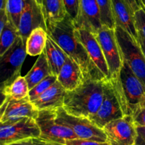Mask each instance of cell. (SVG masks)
<instances>
[{"mask_svg":"<svg viewBox=\"0 0 145 145\" xmlns=\"http://www.w3.org/2000/svg\"><path fill=\"white\" fill-rule=\"evenodd\" d=\"M75 28L74 21L67 15L62 21L48 26L47 32L67 55L80 66L85 80L107 79L91 60L83 44L75 35Z\"/></svg>","mask_w":145,"mask_h":145,"instance_id":"6da1fadb","label":"cell"},{"mask_svg":"<svg viewBox=\"0 0 145 145\" xmlns=\"http://www.w3.org/2000/svg\"><path fill=\"white\" fill-rule=\"evenodd\" d=\"M104 81L86 80L74 90L67 91L62 107L70 115L90 118L97 112L103 102Z\"/></svg>","mask_w":145,"mask_h":145,"instance_id":"7a4b0ae2","label":"cell"},{"mask_svg":"<svg viewBox=\"0 0 145 145\" xmlns=\"http://www.w3.org/2000/svg\"><path fill=\"white\" fill-rule=\"evenodd\" d=\"M111 82L120 98L125 115H131L137 108L145 106V85L133 73L125 61L118 81Z\"/></svg>","mask_w":145,"mask_h":145,"instance_id":"3957f363","label":"cell"},{"mask_svg":"<svg viewBox=\"0 0 145 145\" xmlns=\"http://www.w3.org/2000/svg\"><path fill=\"white\" fill-rule=\"evenodd\" d=\"M102 48L110 72V79L117 82L123 66V55L118 42L115 28L103 26L94 34Z\"/></svg>","mask_w":145,"mask_h":145,"instance_id":"277c9868","label":"cell"},{"mask_svg":"<svg viewBox=\"0 0 145 145\" xmlns=\"http://www.w3.org/2000/svg\"><path fill=\"white\" fill-rule=\"evenodd\" d=\"M115 31L123 60L128 64L133 73L145 85V55L139 41H135L121 27L116 26Z\"/></svg>","mask_w":145,"mask_h":145,"instance_id":"5b68a950","label":"cell"},{"mask_svg":"<svg viewBox=\"0 0 145 145\" xmlns=\"http://www.w3.org/2000/svg\"><path fill=\"white\" fill-rule=\"evenodd\" d=\"M26 55L25 43L19 36L12 46L0 56L1 88L21 75V68Z\"/></svg>","mask_w":145,"mask_h":145,"instance_id":"8992f818","label":"cell"},{"mask_svg":"<svg viewBox=\"0 0 145 145\" xmlns=\"http://www.w3.org/2000/svg\"><path fill=\"white\" fill-rule=\"evenodd\" d=\"M57 109L40 110L36 122L40 130L39 139L46 142L65 145L69 139H78L69 127L59 125L56 122Z\"/></svg>","mask_w":145,"mask_h":145,"instance_id":"52a82bcc","label":"cell"},{"mask_svg":"<svg viewBox=\"0 0 145 145\" xmlns=\"http://www.w3.org/2000/svg\"><path fill=\"white\" fill-rule=\"evenodd\" d=\"M56 122L59 125L70 128L78 139L107 142V136L104 130L95 125L89 118L70 115L63 107L57 109Z\"/></svg>","mask_w":145,"mask_h":145,"instance_id":"ba28073f","label":"cell"},{"mask_svg":"<svg viewBox=\"0 0 145 145\" xmlns=\"http://www.w3.org/2000/svg\"><path fill=\"white\" fill-rule=\"evenodd\" d=\"M120 98L109 79L104 81V97L96 114L89 118L98 127L103 129L108 123L125 116Z\"/></svg>","mask_w":145,"mask_h":145,"instance_id":"9c48e42d","label":"cell"},{"mask_svg":"<svg viewBox=\"0 0 145 145\" xmlns=\"http://www.w3.org/2000/svg\"><path fill=\"white\" fill-rule=\"evenodd\" d=\"M1 125H10L25 117L36 119L39 110L31 101L29 95L24 99L4 98L1 107Z\"/></svg>","mask_w":145,"mask_h":145,"instance_id":"30bf717a","label":"cell"},{"mask_svg":"<svg viewBox=\"0 0 145 145\" xmlns=\"http://www.w3.org/2000/svg\"><path fill=\"white\" fill-rule=\"evenodd\" d=\"M40 130L35 119L25 117L10 125L0 124V144L8 145L18 141L38 139Z\"/></svg>","mask_w":145,"mask_h":145,"instance_id":"8fae6325","label":"cell"},{"mask_svg":"<svg viewBox=\"0 0 145 145\" xmlns=\"http://www.w3.org/2000/svg\"><path fill=\"white\" fill-rule=\"evenodd\" d=\"M103 130L109 145H133L137 136V127L130 115L111 121Z\"/></svg>","mask_w":145,"mask_h":145,"instance_id":"7c38bea8","label":"cell"},{"mask_svg":"<svg viewBox=\"0 0 145 145\" xmlns=\"http://www.w3.org/2000/svg\"><path fill=\"white\" fill-rule=\"evenodd\" d=\"M42 27L47 31L42 7L36 0H24V8L20 18L18 33L24 42L33 30Z\"/></svg>","mask_w":145,"mask_h":145,"instance_id":"4fadbf2b","label":"cell"},{"mask_svg":"<svg viewBox=\"0 0 145 145\" xmlns=\"http://www.w3.org/2000/svg\"><path fill=\"white\" fill-rule=\"evenodd\" d=\"M75 35L87 51L91 60L107 79H110V72L102 48L96 36L84 28H75Z\"/></svg>","mask_w":145,"mask_h":145,"instance_id":"5bb4252c","label":"cell"},{"mask_svg":"<svg viewBox=\"0 0 145 145\" xmlns=\"http://www.w3.org/2000/svg\"><path fill=\"white\" fill-rule=\"evenodd\" d=\"M76 28H84L96 34L103 26L101 13L96 0H79L78 18L74 22Z\"/></svg>","mask_w":145,"mask_h":145,"instance_id":"9a60e30c","label":"cell"},{"mask_svg":"<svg viewBox=\"0 0 145 145\" xmlns=\"http://www.w3.org/2000/svg\"><path fill=\"white\" fill-rule=\"evenodd\" d=\"M112 6L116 26L121 27L138 42V31L134 11L125 0H112Z\"/></svg>","mask_w":145,"mask_h":145,"instance_id":"2e32d148","label":"cell"},{"mask_svg":"<svg viewBox=\"0 0 145 145\" xmlns=\"http://www.w3.org/2000/svg\"><path fill=\"white\" fill-rule=\"evenodd\" d=\"M86 80L80 66L68 58L57 75V81L67 91H72Z\"/></svg>","mask_w":145,"mask_h":145,"instance_id":"e0dca14e","label":"cell"},{"mask_svg":"<svg viewBox=\"0 0 145 145\" xmlns=\"http://www.w3.org/2000/svg\"><path fill=\"white\" fill-rule=\"evenodd\" d=\"M66 92V90L57 81L32 102L39 111L43 109H57L63 107Z\"/></svg>","mask_w":145,"mask_h":145,"instance_id":"ac0fdd59","label":"cell"},{"mask_svg":"<svg viewBox=\"0 0 145 145\" xmlns=\"http://www.w3.org/2000/svg\"><path fill=\"white\" fill-rule=\"evenodd\" d=\"M44 52L46 55L52 73L57 76L69 56L49 36Z\"/></svg>","mask_w":145,"mask_h":145,"instance_id":"d6986e66","label":"cell"},{"mask_svg":"<svg viewBox=\"0 0 145 145\" xmlns=\"http://www.w3.org/2000/svg\"><path fill=\"white\" fill-rule=\"evenodd\" d=\"M52 74L46 55L43 52L41 55H38V58L31 69L25 75L29 89H32L40 81Z\"/></svg>","mask_w":145,"mask_h":145,"instance_id":"ffe728a7","label":"cell"},{"mask_svg":"<svg viewBox=\"0 0 145 145\" xmlns=\"http://www.w3.org/2000/svg\"><path fill=\"white\" fill-rule=\"evenodd\" d=\"M41 7L46 26L62 21L67 15L64 0H42Z\"/></svg>","mask_w":145,"mask_h":145,"instance_id":"44dd1931","label":"cell"},{"mask_svg":"<svg viewBox=\"0 0 145 145\" xmlns=\"http://www.w3.org/2000/svg\"><path fill=\"white\" fill-rule=\"evenodd\" d=\"M48 38V32L42 27L33 30L25 42L27 54L31 56L41 55L45 51Z\"/></svg>","mask_w":145,"mask_h":145,"instance_id":"7402d4cb","label":"cell"},{"mask_svg":"<svg viewBox=\"0 0 145 145\" xmlns=\"http://www.w3.org/2000/svg\"><path fill=\"white\" fill-rule=\"evenodd\" d=\"M3 98L21 100L29 95V87L25 76L19 75L15 80L1 88Z\"/></svg>","mask_w":145,"mask_h":145,"instance_id":"603a6c76","label":"cell"},{"mask_svg":"<svg viewBox=\"0 0 145 145\" xmlns=\"http://www.w3.org/2000/svg\"><path fill=\"white\" fill-rule=\"evenodd\" d=\"M18 36V29L9 21L0 32V56L12 46Z\"/></svg>","mask_w":145,"mask_h":145,"instance_id":"cb8c5ba5","label":"cell"},{"mask_svg":"<svg viewBox=\"0 0 145 145\" xmlns=\"http://www.w3.org/2000/svg\"><path fill=\"white\" fill-rule=\"evenodd\" d=\"M101 13L102 25L110 28H116L114 17L113 14L112 0H96Z\"/></svg>","mask_w":145,"mask_h":145,"instance_id":"d4e9b609","label":"cell"},{"mask_svg":"<svg viewBox=\"0 0 145 145\" xmlns=\"http://www.w3.org/2000/svg\"><path fill=\"white\" fill-rule=\"evenodd\" d=\"M24 8V0H7L6 11L9 21L18 29L21 14Z\"/></svg>","mask_w":145,"mask_h":145,"instance_id":"484cf974","label":"cell"},{"mask_svg":"<svg viewBox=\"0 0 145 145\" xmlns=\"http://www.w3.org/2000/svg\"><path fill=\"white\" fill-rule=\"evenodd\" d=\"M57 81V76L53 75H50L42 80V81L37 84L35 87L30 90L29 98L31 102L39 98L42 93L49 89L52 85H53Z\"/></svg>","mask_w":145,"mask_h":145,"instance_id":"4316f807","label":"cell"},{"mask_svg":"<svg viewBox=\"0 0 145 145\" xmlns=\"http://www.w3.org/2000/svg\"><path fill=\"white\" fill-rule=\"evenodd\" d=\"M64 2L67 14L75 22L79 15V0H64Z\"/></svg>","mask_w":145,"mask_h":145,"instance_id":"83f0119b","label":"cell"},{"mask_svg":"<svg viewBox=\"0 0 145 145\" xmlns=\"http://www.w3.org/2000/svg\"><path fill=\"white\" fill-rule=\"evenodd\" d=\"M137 127H145V106L137 108L131 115Z\"/></svg>","mask_w":145,"mask_h":145,"instance_id":"f1b7e54d","label":"cell"},{"mask_svg":"<svg viewBox=\"0 0 145 145\" xmlns=\"http://www.w3.org/2000/svg\"><path fill=\"white\" fill-rule=\"evenodd\" d=\"M65 145H109V144L108 142H97L86 139H73L67 141Z\"/></svg>","mask_w":145,"mask_h":145,"instance_id":"f546056e","label":"cell"},{"mask_svg":"<svg viewBox=\"0 0 145 145\" xmlns=\"http://www.w3.org/2000/svg\"><path fill=\"white\" fill-rule=\"evenodd\" d=\"M135 19L137 30H140L145 35V11L142 9L135 13Z\"/></svg>","mask_w":145,"mask_h":145,"instance_id":"4dcf8cb0","label":"cell"},{"mask_svg":"<svg viewBox=\"0 0 145 145\" xmlns=\"http://www.w3.org/2000/svg\"><path fill=\"white\" fill-rule=\"evenodd\" d=\"M133 145H145V127H137V136Z\"/></svg>","mask_w":145,"mask_h":145,"instance_id":"1f68e13d","label":"cell"},{"mask_svg":"<svg viewBox=\"0 0 145 145\" xmlns=\"http://www.w3.org/2000/svg\"><path fill=\"white\" fill-rule=\"evenodd\" d=\"M9 21L8 14L6 10H0V32Z\"/></svg>","mask_w":145,"mask_h":145,"instance_id":"d6a6232c","label":"cell"},{"mask_svg":"<svg viewBox=\"0 0 145 145\" xmlns=\"http://www.w3.org/2000/svg\"><path fill=\"white\" fill-rule=\"evenodd\" d=\"M125 1L130 6L131 9L134 11V13H135L136 11L141 9L138 0H125Z\"/></svg>","mask_w":145,"mask_h":145,"instance_id":"836d02e7","label":"cell"},{"mask_svg":"<svg viewBox=\"0 0 145 145\" xmlns=\"http://www.w3.org/2000/svg\"><path fill=\"white\" fill-rule=\"evenodd\" d=\"M138 31V41L140 44V47L142 50L145 55V35L143 34V32L140 30H137Z\"/></svg>","mask_w":145,"mask_h":145,"instance_id":"e575fe53","label":"cell"},{"mask_svg":"<svg viewBox=\"0 0 145 145\" xmlns=\"http://www.w3.org/2000/svg\"><path fill=\"white\" fill-rule=\"evenodd\" d=\"M8 145H37L33 139H25V140L18 141V142H14V143L9 144Z\"/></svg>","mask_w":145,"mask_h":145,"instance_id":"d590c367","label":"cell"},{"mask_svg":"<svg viewBox=\"0 0 145 145\" xmlns=\"http://www.w3.org/2000/svg\"><path fill=\"white\" fill-rule=\"evenodd\" d=\"M35 142L36 143L37 145H61V144H55V143H52V142H46L45 140H42V139H33Z\"/></svg>","mask_w":145,"mask_h":145,"instance_id":"8d00e7d4","label":"cell"},{"mask_svg":"<svg viewBox=\"0 0 145 145\" xmlns=\"http://www.w3.org/2000/svg\"><path fill=\"white\" fill-rule=\"evenodd\" d=\"M140 3V7L142 9H143L145 11V0H138Z\"/></svg>","mask_w":145,"mask_h":145,"instance_id":"74e56055","label":"cell"},{"mask_svg":"<svg viewBox=\"0 0 145 145\" xmlns=\"http://www.w3.org/2000/svg\"><path fill=\"white\" fill-rule=\"evenodd\" d=\"M36 1L38 3V4H40V5H42V0H36Z\"/></svg>","mask_w":145,"mask_h":145,"instance_id":"f35d334b","label":"cell"}]
</instances>
